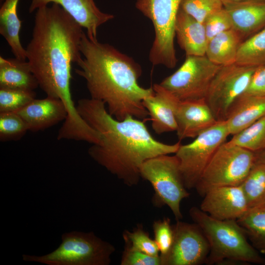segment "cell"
I'll list each match as a JSON object with an SVG mask.
<instances>
[{"mask_svg": "<svg viewBox=\"0 0 265 265\" xmlns=\"http://www.w3.org/2000/svg\"><path fill=\"white\" fill-rule=\"evenodd\" d=\"M82 27L65 10L53 3L36 10L26 58L39 87L47 96L60 99L67 116L59 129L67 137L85 134L90 127L79 114L70 89L71 65L82 56Z\"/></svg>", "mask_w": 265, "mask_h": 265, "instance_id": "cell-1", "label": "cell"}, {"mask_svg": "<svg viewBox=\"0 0 265 265\" xmlns=\"http://www.w3.org/2000/svg\"><path fill=\"white\" fill-rule=\"evenodd\" d=\"M76 108L82 119L101 134L100 141L88 149L89 155L128 186L138 184L140 167L145 161L175 154L181 145L180 141L168 144L157 140L140 119L132 116L116 119L102 101L81 99Z\"/></svg>", "mask_w": 265, "mask_h": 265, "instance_id": "cell-2", "label": "cell"}, {"mask_svg": "<svg viewBox=\"0 0 265 265\" xmlns=\"http://www.w3.org/2000/svg\"><path fill=\"white\" fill-rule=\"evenodd\" d=\"M82 56L75 72L83 78L91 98L103 102L109 114L119 120L129 116L146 119L143 101L154 93L138 82L140 66L113 46L91 40L84 32L80 43Z\"/></svg>", "mask_w": 265, "mask_h": 265, "instance_id": "cell-3", "label": "cell"}, {"mask_svg": "<svg viewBox=\"0 0 265 265\" xmlns=\"http://www.w3.org/2000/svg\"><path fill=\"white\" fill-rule=\"evenodd\" d=\"M189 213L193 222L201 229L209 244L210 252L205 264H265V259L249 242L237 220H218L197 207H191Z\"/></svg>", "mask_w": 265, "mask_h": 265, "instance_id": "cell-4", "label": "cell"}, {"mask_svg": "<svg viewBox=\"0 0 265 265\" xmlns=\"http://www.w3.org/2000/svg\"><path fill=\"white\" fill-rule=\"evenodd\" d=\"M55 250L42 256L23 255V260L48 265H108L114 246L93 232L65 233Z\"/></svg>", "mask_w": 265, "mask_h": 265, "instance_id": "cell-5", "label": "cell"}, {"mask_svg": "<svg viewBox=\"0 0 265 265\" xmlns=\"http://www.w3.org/2000/svg\"><path fill=\"white\" fill-rule=\"evenodd\" d=\"M140 175L154 189L153 205L158 208L167 206L176 220H181V202L190 194L185 186L176 155H162L147 160L140 167Z\"/></svg>", "mask_w": 265, "mask_h": 265, "instance_id": "cell-6", "label": "cell"}, {"mask_svg": "<svg viewBox=\"0 0 265 265\" xmlns=\"http://www.w3.org/2000/svg\"><path fill=\"white\" fill-rule=\"evenodd\" d=\"M255 162V153L225 142L210 160L195 188L203 197L214 188L240 186Z\"/></svg>", "mask_w": 265, "mask_h": 265, "instance_id": "cell-7", "label": "cell"}, {"mask_svg": "<svg viewBox=\"0 0 265 265\" xmlns=\"http://www.w3.org/2000/svg\"><path fill=\"white\" fill-rule=\"evenodd\" d=\"M182 0H136V8L152 22L155 38L149 59L152 65L174 68L178 59L174 47L175 25Z\"/></svg>", "mask_w": 265, "mask_h": 265, "instance_id": "cell-8", "label": "cell"}, {"mask_svg": "<svg viewBox=\"0 0 265 265\" xmlns=\"http://www.w3.org/2000/svg\"><path fill=\"white\" fill-rule=\"evenodd\" d=\"M229 135L226 121H217L191 142L180 145L175 155L187 189L195 188L210 160Z\"/></svg>", "mask_w": 265, "mask_h": 265, "instance_id": "cell-9", "label": "cell"}, {"mask_svg": "<svg viewBox=\"0 0 265 265\" xmlns=\"http://www.w3.org/2000/svg\"><path fill=\"white\" fill-rule=\"evenodd\" d=\"M221 66L206 55L186 56L181 67L159 84L180 102L205 100L212 81Z\"/></svg>", "mask_w": 265, "mask_h": 265, "instance_id": "cell-10", "label": "cell"}, {"mask_svg": "<svg viewBox=\"0 0 265 265\" xmlns=\"http://www.w3.org/2000/svg\"><path fill=\"white\" fill-rule=\"evenodd\" d=\"M257 68L236 62L221 66L205 98L217 121L226 120L234 105L246 91Z\"/></svg>", "mask_w": 265, "mask_h": 265, "instance_id": "cell-11", "label": "cell"}, {"mask_svg": "<svg viewBox=\"0 0 265 265\" xmlns=\"http://www.w3.org/2000/svg\"><path fill=\"white\" fill-rule=\"evenodd\" d=\"M173 240L168 252L160 256L161 265H200L210 252L208 241L201 229L193 224L176 220L172 225Z\"/></svg>", "mask_w": 265, "mask_h": 265, "instance_id": "cell-12", "label": "cell"}, {"mask_svg": "<svg viewBox=\"0 0 265 265\" xmlns=\"http://www.w3.org/2000/svg\"><path fill=\"white\" fill-rule=\"evenodd\" d=\"M203 197L199 208L218 220H237L249 210L241 185L214 188Z\"/></svg>", "mask_w": 265, "mask_h": 265, "instance_id": "cell-13", "label": "cell"}, {"mask_svg": "<svg viewBox=\"0 0 265 265\" xmlns=\"http://www.w3.org/2000/svg\"><path fill=\"white\" fill-rule=\"evenodd\" d=\"M50 3L60 5L87 31L91 40H97V30L103 24L113 19L114 16L101 11L94 0H31L29 12L47 6Z\"/></svg>", "mask_w": 265, "mask_h": 265, "instance_id": "cell-14", "label": "cell"}, {"mask_svg": "<svg viewBox=\"0 0 265 265\" xmlns=\"http://www.w3.org/2000/svg\"><path fill=\"white\" fill-rule=\"evenodd\" d=\"M175 118L180 141L195 138L218 121L205 100L180 102Z\"/></svg>", "mask_w": 265, "mask_h": 265, "instance_id": "cell-15", "label": "cell"}, {"mask_svg": "<svg viewBox=\"0 0 265 265\" xmlns=\"http://www.w3.org/2000/svg\"><path fill=\"white\" fill-rule=\"evenodd\" d=\"M154 93L143 101L153 131L158 134L176 131L175 113L180 102L159 83L152 86Z\"/></svg>", "mask_w": 265, "mask_h": 265, "instance_id": "cell-16", "label": "cell"}, {"mask_svg": "<svg viewBox=\"0 0 265 265\" xmlns=\"http://www.w3.org/2000/svg\"><path fill=\"white\" fill-rule=\"evenodd\" d=\"M26 123L28 130L36 132L49 128L65 121L67 111L59 99L47 96L34 99L20 110L14 112Z\"/></svg>", "mask_w": 265, "mask_h": 265, "instance_id": "cell-17", "label": "cell"}, {"mask_svg": "<svg viewBox=\"0 0 265 265\" xmlns=\"http://www.w3.org/2000/svg\"><path fill=\"white\" fill-rule=\"evenodd\" d=\"M235 30L242 39H246L265 27V0H251L226 3Z\"/></svg>", "mask_w": 265, "mask_h": 265, "instance_id": "cell-18", "label": "cell"}, {"mask_svg": "<svg viewBox=\"0 0 265 265\" xmlns=\"http://www.w3.org/2000/svg\"><path fill=\"white\" fill-rule=\"evenodd\" d=\"M175 34L186 56L205 55L208 40L203 24L181 8L176 17Z\"/></svg>", "mask_w": 265, "mask_h": 265, "instance_id": "cell-19", "label": "cell"}, {"mask_svg": "<svg viewBox=\"0 0 265 265\" xmlns=\"http://www.w3.org/2000/svg\"><path fill=\"white\" fill-rule=\"evenodd\" d=\"M265 116V97L242 95L225 120L229 133L234 135Z\"/></svg>", "mask_w": 265, "mask_h": 265, "instance_id": "cell-20", "label": "cell"}, {"mask_svg": "<svg viewBox=\"0 0 265 265\" xmlns=\"http://www.w3.org/2000/svg\"><path fill=\"white\" fill-rule=\"evenodd\" d=\"M38 86L26 60L0 56V87L34 90Z\"/></svg>", "mask_w": 265, "mask_h": 265, "instance_id": "cell-21", "label": "cell"}, {"mask_svg": "<svg viewBox=\"0 0 265 265\" xmlns=\"http://www.w3.org/2000/svg\"><path fill=\"white\" fill-rule=\"evenodd\" d=\"M19 0H5L0 9V34L11 48L15 57L26 60V51L20 40L22 21L17 14Z\"/></svg>", "mask_w": 265, "mask_h": 265, "instance_id": "cell-22", "label": "cell"}, {"mask_svg": "<svg viewBox=\"0 0 265 265\" xmlns=\"http://www.w3.org/2000/svg\"><path fill=\"white\" fill-rule=\"evenodd\" d=\"M242 42L240 36L235 30L229 29L208 41L205 55L211 61L220 66L236 63Z\"/></svg>", "mask_w": 265, "mask_h": 265, "instance_id": "cell-23", "label": "cell"}, {"mask_svg": "<svg viewBox=\"0 0 265 265\" xmlns=\"http://www.w3.org/2000/svg\"><path fill=\"white\" fill-rule=\"evenodd\" d=\"M241 186L249 210L265 207V163L255 162Z\"/></svg>", "mask_w": 265, "mask_h": 265, "instance_id": "cell-24", "label": "cell"}, {"mask_svg": "<svg viewBox=\"0 0 265 265\" xmlns=\"http://www.w3.org/2000/svg\"><path fill=\"white\" fill-rule=\"evenodd\" d=\"M237 221L253 247L265 255V207L250 209Z\"/></svg>", "mask_w": 265, "mask_h": 265, "instance_id": "cell-25", "label": "cell"}, {"mask_svg": "<svg viewBox=\"0 0 265 265\" xmlns=\"http://www.w3.org/2000/svg\"><path fill=\"white\" fill-rule=\"evenodd\" d=\"M236 62L249 67L265 66V27L241 42Z\"/></svg>", "mask_w": 265, "mask_h": 265, "instance_id": "cell-26", "label": "cell"}, {"mask_svg": "<svg viewBox=\"0 0 265 265\" xmlns=\"http://www.w3.org/2000/svg\"><path fill=\"white\" fill-rule=\"evenodd\" d=\"M229 143L254 153L265 149V116L233 135Z\"/></svg>", "mask_w": 265, "mask_h": 265, "instance_id": "cell-27", "label": "cell"}, {"mask_svg": "<svg viewBox=\"0 0 265 265\" xmlns=\"http://www.w3.org/2000/svg\"><path fill=\"white\" fill-rule=\"evenodd\" d=\"M34 90L0 87V112H16L35 99Z\"/></svg>", "mask_w": 265, "mask_h": 265, "instance_id": "cell-28", "label": "cell"}, {"mask_svg": "<svg viewBox=\"0 0 265 265\" xmlns=\"http://www.w3.org/2000/svg\"><path fill=\"white\" fill-rule=\"evenodd\" d=\"M28 131L21 117L16 112H0V140L8 141L21 139Z\"/></svg>", "mask_w": 265, "mask_h": 265, "instance_id": "cell-29", "label": "cell"}, {"mask_svg": "<svg viewBox=\"0 0 265 265\" xmlns=\"http://www.w3.org/2000/svg\"><path fill=\"white\" fill-rule=\"evenodd\" d=\"M123 237L124 240L128 242L133 248L150 256H159L156 242L150 238L142 225H137L132 231H125Z\"/></svg>", "mask_w": 265, "mask_h": 265, "instance_id": "cell-30", "label": "cell"}, {"mask_svg": "<svg viewBox=\"0 0 265 265\" xmlns=\"http://www.w3.org/2000/svg\"><path fill=\"white\" fill-rule=\"evenodd\" d=\"M223 7L221 0H182L180 5L183 11L203 24L209 16Z\"/></svg>", "mask_w": 265, "mask_h": 265, "instance_id": "cell-31", "label": "cell"}, {"mask_svg": "<svg viewBox=\"0 0 265 265\" xmlns=\"http://www.w3.org/2000/svg\"><path fill=\"white\" fill-rule=\"evenodd\" d=\"M154 240L159 251V256L166 255L169 251L173 240V230L170 219L164 217L155 220L153 224Z\"/></svg>", "mask_w": 265, "mask_h": 265, "instance_id": "cell-32", "label": "cell"}, {"mask_svg": "<svg viewBox=\"0 0 265 265\" xmlns=\"http://www.w3.org/2000/svg\"><path fill=\"white\" fill-rule=\"evenodd\" d=\"M203 25L208 41L215 36L232 29L231 18L224 7L209 16Z\"/></svg>", "mask_w": 265, "mask_h": 265, "instance_id": "cell-33", "label": "cell"}, {"mask_svg": "<svg viewBox=\"0 0 265 265\" xmlns=\"http://www.w3.org/2000/svg\"><path fill=\"white\" fill-rule=\"evenodd\" d=\"M121 265H161L160 256H152L140 252L125 241Z\"/></svg>", "mask_w": 265, "mask_h": 265, "instance_id": "cell-34", "label": "cell"}, {"mask_svg": "<svg viewBox=\"0 0 265 265\" xmlns=\"http://www.w3.org/2000/svg\"><path fill=\"white\" fill-rule=\"evenodd\" d=\"M243 95L265 97V66L256 69Z\"/></svg>", "mask_w": 265, "mask_h": 265, "instance_id": "cell-35", "label": "cell"}, {"mask_svg": "<svg viewBox=\"0 0 265 265\" xmlns=\"http://www.w3.org/2000/svg\"><path fill=\"white\" fill-rule=\"evenodd\" d=\"M255 163H265V149L255 153Z\"/></svg>", "mask_w": 265, "mask_h": 265, "instance_id": "cell-36", "label": "cell"}, {"mask_svg": "<svg viewBox=\"0 0 265 265\" xmlns=\"http://www.w3.org/2000/svg\"><path fill=\"white\" fill-rule=\"evenodd\" d=\"M221 0L222 1L224 5L226 3L238 2L247 1V0Z\"/></svg>", "mask_w": 265, "mask_h": 265, "instance_id": "cell-37", "label": "cell"}, {"mask_svg": "<svg viewBox=\"0 0 265 265\" xmlns=\"http://www.w3.org/2000/svg\"><path fill=\"white\" fill-rule=\"evenodd\" d=\"M2 0H0V1H1Z\"/></svg>", "mask_w": 265, "mask_h": 265, "instance_id": "cell-38", "label": "cell"}]
</instances>
